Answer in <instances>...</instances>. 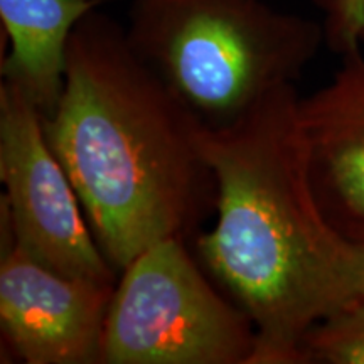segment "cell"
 Returning <instances> with one entry per match:
<instances>
[{
    "label": "cell",
    "instance_id": "obj_1",
    "mask_svg": "<svg viewBox=\"0 0 364 364\" xmlns=\"http://www.w3.org/2000/svg\"><path fill=\"white\" fill-rule=\"evenodd\" d=\"M294 85L233 124L199 129L216 179L215 226L196 240L218 284L252 317L250 364H306L304 341L348 306L358 255L317 201Z\"/></svg>",
    "mask_w": 364,
    "mask_h": 364
},
{
    "label": "cell",
    "instance_id": "obj_2",
    "mask_svg": "<svg viewBox=\"0 0 364 364\" xmlns=\"http://www.w3.org/2000/svg\"><path fill=\"white\" fill-rule=\"evenodd\" d=\"M43 125L117 272L157 241L194 235L216 209L203 122L100 9L73 31L65 90Z\"/></svg>",
    "mask_w": 364,
    "mask_h": 364
},
{
    "label": "cell",
    "instance_id": "obj_3",
    "mask_svg": "<svg viewBox=\"0 0 364 364\" xmlns=\"http://www.w3.org/2000/svg\"><path fill=\"white\" fill-rule=\"evenodd\" d=\"M132 46L203 124H233L294 85L324 26L263 0H134Z\"/></svg>",
    "mask_w": 364,
    "mask_h": 364
},
{
    "label": "cell",
    "instance_id": "obj_4",
    "mask_svg": "<svg viewBox=\"0 0 364 364\" xmlns=\"http://www.w3.org/2000/svg\"><path fill=\"white\" fill-rule=\"evenodd\" d=\"M184 241H157L122 270L105 321L102 364L252 361V317L215 289Z\"/></svg>",
    "mask_w": 364,
    "mask_h": 364
},
{
    "label": "cell",
    "instance_id": "obj_5",
    "mask_svg": "<svg viewBox=\"0 0 364 364\" xmlns=\"http://www.w3.org/2000/svg\"><path fill=\"white\" fill-rule=\"evenodd\" d=\"M2 211L27 252L71 277L117 284L75 186L49 147L38 108L11 85H0Z\"/></svg>",
    "mask_w": 364,
    "mask_h": 364
},
{
    "label": "cell",
    "instance_id": "obj_6",
    "mask_svg": "<svg viewBox=\"0 0 364 364\" xmlns=\"http://www.w3.org/2000/svg\"><path fill=\"white\" fill-rule=\"evenodd\" d=\"M2 213L0 326L9 349L27 364H100L117 284L53 270L14 238Z\"/></svg>",
    "mask_w": 364,
    "mask_h": 364
},
{
    "label": "cell",
    "instance_id": "obj_7",
    "mask_svg": "<svg viewBox=\"0 0 364 364\" xmlns=\"http://www.w3.org/2000/svg\"><path fill=\"white\" fill-rule=\"evenodd\" d=\"M341 58L332 80L300 98L299 110L317 201L353 240L364 233V53Z\"/></svg>",
    "mask_w": 364,
    "mask_h": 364
},
{
    "label": "cell",
    "instance_id": "obj_8",
    "mask_svg": "<svg viewBox=\"0 0 364 364\" xmlns=\"http://www.w3.org/2000/svg\"><path fill=\"white\" fill-rule=\"evenodd\" d=\"M107 0H0V21L9 41L2 83L11 85L51 115L65 90L68 44L78 22Z\"/></svg>",
    "mask_w": 364,
    "mask_h": 364
},
{
    "label": "cell",
    "instance_id": "obj_9",
    "mask_svg": "<svg viewBox=\"0 0 364 364\" xmlns=\"http://www.w3.org/2000/svg\"><path fill=\"white\" fill-rule=\"evenodd\" d=\"M302 351L306 364H364L363 304H348L317 322Z\"/></svg>",
    "mask_w": 364,
    "mask_h": 364
},
{
    "label": "cell",
    "instance_id": "obj_10",
    "mask_svg": "<svg viewBox=\"0 0 364 364\" xmlns=\"http://www.w3.org/2000/svg\"><path fill=\"white\" fill-rule=\"evenodd\" d=\"M324 12L326 43L338 54L361 49L364 0H314Z\"/></svg>",
    "mask_w": 364,
    "mask_h": 364
},
{
    "label": "cell",
    "instance_id": "obj_11",
    "mask_svg": "<svg viewBox=\"0 0 364 364\" xmlns=\"http://www.w3.org/2000/svg\"><path fill=\"white\" fill-rule=\"evenodd\" d=\"M356 247L358 255V268H356V287H354V295L349 304H363L364 306V233L351 240Z\"/></svg>",
    "mask_w": 364,
    "mask_h": 364
},
{
    "label": "cell",
    "instance_id": "obj_12",
    "mask_svg": "<svg viewBox=\"0 0 364 364\" xmlns=\"http://www.w3.org/2000/svg\"><path fill=\"white\" fill-rule=\"evenodd\" d=\"M361 43L364 44V31H363V33H361Z\"/></svg>",
    "mask_w": 364,
    "mask_h": 364
}]
</instances>
